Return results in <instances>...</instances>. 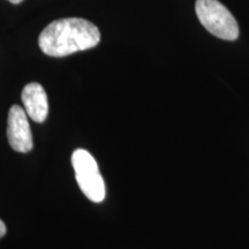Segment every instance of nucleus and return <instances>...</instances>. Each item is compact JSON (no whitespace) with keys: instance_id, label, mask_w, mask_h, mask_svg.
<instances>
[{"instance_id":"1","label":"nucleus","mask_w":249,"mask_h":249,"mask_svg":"<svg viewBox=\"0 0 249 249\" xmlns=\"http://www.w3.org/2000/svg\"><path fill=\"white\" fill-rule=\"evenodd\" d=\"M101 42V33L95 24L81 18H59L40 33L38 45L50 57H66L95 48Z\"/></svg>"},{"instance_id":"2","label":"nucleus","mask_w":249,"mask_h":249,"mask_svg":"<svg viewBox=\"0 0 249 249\" xmlns=\"http://www.w3.org/2000/svg\"><path fill=\"white\" fill-rule=\"evenodd\" d=\"M195 11L202 26L218 38L235 40L239 37L238 22L218 0H196Z\"/></svg>"},{"instance_id":"3","label":"nucleus","mask_w":249,"mask_h":249,"mask_svg":"<svg viewBox=\"0 0 249 249\" xmlns=\"http://www.w3.org/2000/svg\"><path fill=\"white\" fill-rule=\"evenodd\" d=\"M71 165L83 194L95 203L104 201L107 195L105 182L92 155L85 149H76L71 155Z\"/></svg>"},{"instance_id":"4","label":"nucleus","mask_w":249,"mask_h":249,"mask_svg":"<svg viewBox=\"0 0 249 249\" xmlns=\"http://www.w3.org/2000/svg\"><path fill=\"white\" fill-rule=\"evenodd\" d=\"M7 138L11 147L18 152H29L34 147L33 134L28 123L27 112L18 105L9 108Z\"/></svg>"},{"instance_id":"5","label":"nucleus","mask_w":249,"mask_h":249,"mask_svg":"<svg viewBox=\"0 0 249 249\" xmlns=\"http://www.w3.org/2000/svg\"><path fill=\"white\" fill-rule=\"evenodd\" d=\"M22 103L27 114L36 123H44L49 113V102L44 88L37 82L29 83L22 90Z\"/></svg>"},{"instance_id":"6","label":"nucleus","mask_w":249,"mask_h":249,"mask_svg":"<svg viewBox=\"0 0 249 249\" xmlns=\"http://www.w3.org/2000/svg\"><path fill=\"white\" fill-rule=\"evenodd\" d=\"M5 234H6V225L4 224V222L0 219V239H1Z\"/></svg>"},{"instance_id":"7","label":"nucleus","mask_w":249,"mask_h":249,"mask_svg":"<svg viewBox=\"0 0 249 249\" xmlns=\"http://www.w3.org/2000/svg\"><path fill=\"white\" fill-rule=\"evenodd\" d=\"M9 2H12V4H20V2H22L23 0H8Z\"/></svg>"}]
</instances>
